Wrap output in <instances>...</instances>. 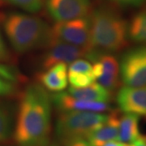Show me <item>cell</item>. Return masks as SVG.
Masks as SVG:
<instances>
[{
    "mask_svg": "<svg viewBox=\"0 0 146 146\" xmlns=\"http://www.w3.org/2000/svg\"><path fill=\"white\" fill-rule=\"evenodd\" d=\"M51 99L40 84L32 83L21 95L14 140L18 146H46L51 131Z\"/></svg>",
    "mask_w": 146,
    "mask_h": 146,
    "instance_id": "1",
    "label": "cell"
},
{
    "mask_svg": "<svg viewBox=\"0 0 146 146\" xmlns=\"http://www.w3.org/2000/svg\"><path fill=\"white\" fill-rule=\"evenodd\" d=\"M89 17V50L105 53L122 50L128 43V24L110 3L95 7Z\"/></svg>",
    "mask_w": 146,
    "mask_h": 146,
    "instance_id": "2",
    "label": "cell"
},
{
    "mask_svg": "<svg viewBox=\"0 0 146 146\" xmlns=\"http://www.w3.org/2000/svg\"><path fill=\"white\" fill-rule=\"evenodd\" d=\"M2 25L13 50L19 54L46 47L52 39L51 27L40 17L22 12H9Z\"/></svg>",
    "mask_w": 146,
    "mask_h": 146,
    "instance_id": "3",
    "label": "cell"
},
{
    "mask_svg": "<svg viewBox=\"0 0 146 146\" xmlns=\"http://www.w3.org/2000/svg\"><path fill=\"white\" fill-rule=\"evenodd\" d=\"M60 112L55 123V132L61 142L72 138L88 139L108 119V115L98 112L79 110Z\"/></svg>",
    "mask_w": 146,
    "mask_h": 146,
    "instance_id": "4",
    "label": "cell"
},
{
    "mask_svg": "<svg viewBox=\"0 0 146 146\" xmlns=\"http://www.w3.org/2000/svg\"><path fill=\"white\" fill-rule=\"evenodd\" d=\"M119 63V76L125 86H146V45L127 50Z\"/></svg>",
    "mask_w": 146,
    "mask_h": 146,
    "instance_id": "5",
    "label": "cell"
},
{
    "mask_svg": "<svg viewBox=\"0 0 146 146\" xmlns=\"http://www.w3.org/2000/svg\"><path fill=\"white\" fill-rule=\"evenodd\" d=\"M85 57L92 62L94 78L111 93L119 84V63L110 53L89 50Z\"/></svg>",
    "mask_w": 146,
    "mask_h": 146,
    "instance_id": "6",
    "label": "cell"
},
{
    "mask_svg": "<svg viewBox=\"0 0 146 146\" xmlns=\"http://www.w3.org/2000/svg\"><path fill=\"white\" fill-rule=\"evenodd\" d=\"M52 38L89 50L90 25L88 16L56 22L51 28Z\"/></svg>",
    "mask_w": 146,
    "mask_h": 146,
    "instance_id": "7",
    "label": "cell"
},
{
    "mask_svg": "<svg viewBox=\"0 0 146 146\" xmlns=\"http://www.w3.org/2000/svg\"><path fill=\"white\" fill-rule=\"evenodd\" d=\"M46 50L42 57V68L43 69L51 67L57 63L70 64L76 59L85 56L87 50L71 45L62 41L52 38L47 45Z\"/></svg>",
    "mask_w": 146,
    "mask_h": 146,
    "instance_id": "8",
    "label": "cell"
},
{
    "mask_svg": "<svg viewBox=\"0 0 146 146\" xmlns=\"http://www.w3.org/2000/svg\"><path fill=\"white\" fill-rule=\"evenodd\" d=\"M50 17L56 22L70 21L89 15L91 0H46Z\"/></svg>",
    "mask_w": 146,
    "mask_h": 146,
    "instance_id": "9",
    "label": "cell"
},
{
    "mask_svg": "<svg viewBox=\"0 0 146 146\" xmlns=\"http://www.w3.org/2000/svg\"><path fill=\"white\" fill-rule=\"evenodd\" d=\"M117 103L124 113L146 117V86L120 89L117 94Z\"/></svg>",
    "mask_w": 146,
    "mask_h": 146,
    "instance_id": "10",
    "label": "cell"
},
{
    "mask_svg": "<svg viewBox=\"0 0 146 146\" xmlns=\"http://www.w3.org/2000/svg\"><path fill=\"white\" fill-rule=\"evenodd\" d=\"M50 99L53 105L60 111L79 110L103 113L110 110L108 102H90L85 100L77 99L72 97L68 92H58L50 94Z\"/></svg>",
    "mask_w": 146,
    "mask_h": 146,
    "instance_id": "11",
    "label": "cell"
},
{
    "mask_svg": "<svg viewBox=\"0 0 146 146\" xmlns=\"http://www.w3.org/2000/svg\"><path fill=\"white\" fill-rule=\"evenodd\" d=\"M37 80L38 84L49 92H62L68 86V65L57 63L45 69L37 76Z\"/></svg>",
    "mask_w": 146,
    "mask_h": 146,
    "instance_id": "12",
    "label": "cell"
},
{
    "mask_svg": "<svg viewBox=\"0 0 146 146\" xmlns=\"http://www.w3.org/2000/svg\"><path fill=\"white\" fill-rule=\"evenodd\" d=\"M119 117L117 112L108 115V119L98 129L94 131L88 137V141L92 146H103L107 142L118 141Z\"/></svg>",
    "mask_w": 146,
    "mask_h": 146,
    "instance_id": "13",
    "label": "cell"
},
{
    "mask_svg": "<svg viewBox=\"0 0 146 146\" xmlns=\"http://www.w3.org/2000/svg\"><path fill=\"white\" fill-rule=\"evenodd\" d=\"M68 94L75 98L90 102H109L111 99V92L96 82L83 88L71 87L68 90Z\"/></svg>",
    "mask_w": 146,
    "mask_h": 146,
    "instance_id": "14",
    "label": "cell"
},
{
    "mask_svg": "<svg viewBox=\"0 0 146 146\" xmlns=\"http://www.w3.org/2000/svg\"><path fill=\"white\" fill-rule=\"evenodd\" d=\"M140 136L139 116L134 114L125 113V115L119 119L118 141L124 143H131Z\"/></svg>",
    "mask_w": 146,
    "mask_h": 146,
    "instance_id": "15",
    "label": "cell"
},
{
    "mask_svg": "<svg viewBox=\"0 0 146 146\" xmlns=\"http://www.w3.org/2000/svg\"><path fill=\"white\" fill-rule=\"evenodd\" d=\"M128 37L132 42L146 45V11L132 17L128 25Z\"/></svg>",
    "mask_w": 146,
    "mask_h": 146,
    "instance_id": "16",
    "label": "cell"
},
{
    "mask_svg": "<svg viewBox=\"0 0 146 146\" xmlns=\"http://www.w3.org/2000/svg\"><path fill=\"white\" fill-rule=\"evenodd\" d=\"M12 114L7 104L0 102V143L6 141L12 131Z\"/></svg>",
    "mask_w": 146,
    "mask_h": 146,
    "instance_id": "17",
    "label": "cell"
},
{
    "mask_svg": "<svg viewBox=\"0 0 146 146\" xmlns=\"http://www.w3.org/2000/svg\"><path fill=\"white\" fill-rule=\"evenodd\" d=\"M29 13H36L42 9L43 0H1Z\"/></svg>",
    "mask_w": 146,
    "mask_h": 146,
    "instance_id": "18",
    "label": "cell"
},
{
    "mask_svg": "<svg viewBox=\"0 0 146 146\" xmlns=\"http://www.w3.org/2000/svg\"><path fill=\"white\" fill-rule=\"evenodd\" d=\"M68 81L72 88H83L94 82L93 72H68Z\"/></svg>",
    "mask_w": 146,
    "mask_h": 146,
    "instance_id": "19",
    "label": "cell"
},
{
    "mask_svg": "<svg viewBox=\"0 0 146 146\" xmlns=\"http://www.w3.org/2000/svg\"><path fill=\"white\" fill-rule=\"evenodd\" d=\"M16 83L0 74V97H8L16 94L17 90Z\"/></svg>",
    "mask_w": 146,
    "mask_h": 146,
    "instance_id": "20",
    "label": "cell"
},
{
    "mask_svg": "<svg viewBox=\"0 0 146 146\" xmlns=\"http://www.w3.org/2000/svg\"><path fill=\"white\" fill-rule=\"evenodd\" d=\"M108 3L116 7H139L144 4L145 0H106Z\"/></svg>",
    "mask_w": 146,
    "mask_h": 146,
    "instance_id": "21",
    "label": "cell"
},
{
    "mask_svg": "<svg viewBox=\"0 0 146 146\" xmlns=\"http://www.w3.org/2000/svg\"><path fill=\"white\" fill-rule=\"evenodd\" d=\"M0 74L14 82H17L20 78L19 72L16 71V68L6 63H0Z\"/></svg>",
    "mask_w": 146,
    "mask_h": 146,
    "instance_id": "22",
    "label": "cell"
},
{
    "mask_svg": "<svg viewBox=\"0 0 146 146\" xmlns=\"http://www.w3.org/2000/svg\"><path fill=\"white\" fill-rule=\"evenodd\" d=\"M11 59H12L11 54L7 46L0 31V63H10Z\"/></svg>",
    "mask_w": 146,
    "mask_h": 146,
    "instance_id": "23",
    "label": "cell"
},
{
    "mask_svg": "<svg viewBox=\"0 0 146 146\" xmlns=\"http://www.w3.org/2000/svg\"><path fill=\"white\" fill-rule=\"evenodd\" d=\"M63 146H92L85 138H72L62 141Z\"/></svg>",
    "mask_w": 146,
    "mask_h": 146,
    "instance_id": "24",
    "label": "cell"
},
{
    "mask_svg": "<svg viewBox=\"0 0 146 146\" xmlns=\"http://www.w3.org/2000/svg\"><path fill=\"white\" fill-rule=\"evenodd\" d=\"M132 143L134 144L135 146H146V142L142 136H139L136 140L132 141Z\"/></svg>",
    "mask_w": 146,
    "mask_h": 146,
    "instance_id": "25",
    "label": "cell"
},
{
    "mask_svg": "<svg viewBox=\"0 0 146 146\" xmlns=\"http://www.w3.org/2000/svg\"><path fill=\"white\" fill-rule=\"evenodd\" d=\"M103 146H122V142L119 141H112L107 142Z\"/></svg>",
    "mask_w": 146,
    "mask_h": 146,
    "instance_id": "26",
    "label": "cell"
},
{
    "mask_svg": "<svg viewBox=\"0 0 146 146\" xmlns=\"http://www.w3.org/2000/svg\"><path fill=\"white\" fill-rule=\"evenodd\" d=\"M46 146H59L58 145H57V144H55V143H52V144H48Z\"/></svg>",
    "mask_w": 146,
    "mask_h": 146,
    "instance_id": "27",
    "label": "cell"
},
{
    "mask_svg": "<svg viewBox=\"0 0 146 146\" xmlns=\"http://www.w3.org/2000/svg\"><path fill=\"white\" fill-rule=\"evenodd\" d=\"M143 138H144V140H145V142H146V136H143Z\"/></svg>",
    "mask_w": 146,
    "mask_h": 146,
    "instance_id": "28",
    "label": "cell"
},
{
    "mask_svg": "<svg viewBox=\"0 0 146 146\" xmlns=\"http://www.w3.org/2000/svg\"><path fill=\"white\" fill-rule=\"evenodd\" d=\"M1 2H2V1H1V0H0V4H1Z\"/></svg>",
    "mask_w": 146,
    "mask_h": 146,
    "instance_id": "29",
    "label": "cell"
}]
</instances>
